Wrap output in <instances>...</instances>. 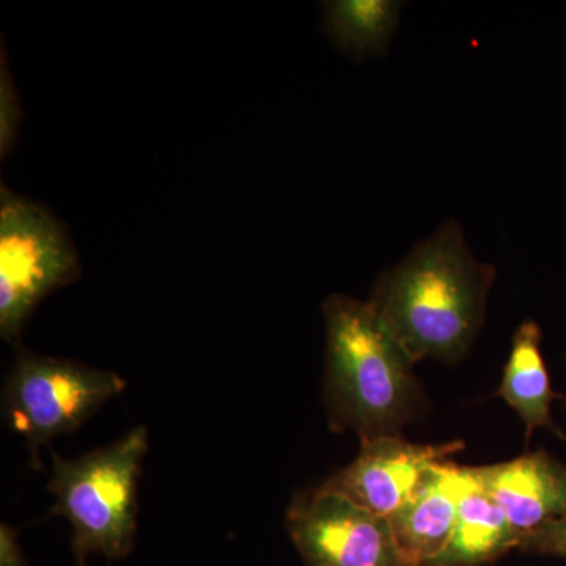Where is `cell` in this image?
<instances>
[{
	"label": "cell",
	"mask_w": 566,
	"mask_h": 566,
	"mask_svg": "<svg viewBox=\"0 0 566 566\" xmlns=\"http://www.w3.org/2000/svg\"><path fill=\"white\" fill-rule=\"evenodd\" d=\"M468 471V482L458 501L455 527L446 549L427 566H480L491 564L520 539L505 513Z\"/></svg>",
	"instance_id": "obj_10"
},
{
	"label": "cell",
	"mask_w": 566,
	"mask_h": 566,
	"mask_svg": "<svg viewBox=\"0 0 566 566\" xmlns=\"http://www.w3.org/2000/svg\"><path fill=\"white\" fill-rule=\"evenodd\" d=\"M326 323V390L335 423L360 438L397 436L419 398L412 360L368 301L333 294Z\"/></svg>",
	"instance_id": "obj_2"
},
{
	"label": "cell",
	"mask_w": 566,
	"mask_h": 566,
	"mask_svg": "<svg viewBox=\"0 0 566 566\" xmlns=\"http://www.w3.org/2000/svg\"><path fill=\"white\" fill-rule=\"evenodd\" d=\"M463 450V442L419 446L398 436L364 439L359 457L323 488L352 499L375 515L390 517L411 499L434 465Z\"/></svg>",
	"instance_id": "obj_7"
},
{
	"label": "cell",
	"mask_w": 566,
	"mask_h": 566,
	"mask_svg": "<svg viewBox=\"0 0 566 566\" xmlns=\"http://www.w3.org/2000/svg\"><path fill=\"white\" fill-rule=\"evenodd\" d=\"M125 387V379L114 371L24 353L7 381V415L31 447L33 463H39L41 446L80 428Z\"/></svg>",
	"instance_id": "obj_5"
},
{
	"label": "cell",
	"mask_w": 566,
	"mask_h": 566,
	"mask_svg": "<svg viewBox=\"0 0 566 566\" xmlns=\"http://www.w3.org/2000/svg\"><path fill=\"white\" fill-rule=\"evenodd\" d=\"M499 395L523 419L527 441L538 428H546L564 438L551 416V405L557 395L551 387L542 354V329L535 322L521 323L513 335L512 353Z\"/></svg>",
	"instance_id": "obj_11"
},
{
	"label": "cell",
	"mask_w": 566,
	"mask_h": 566,
	"mask_svg": "<svg viewBox=\"0 0 566 566\" xmlns=\"http://www.w3.org/2000/svg\"><path fill=\"white\" fill-rule=\"evenodd\" d=\"M469 469L505 513L520 546L527 536L566 515V464L546 452Z\"/></svg>",
	"instance_id": "obj_8"
},
{
	"label": "cell",
	"mask_w": 566,
	"mask_h": 566,
	"mask_svg": "<svg viewBox=\"0 0 566 566\" xmlns=\"http://www.w3.org/2000/svg\"><path fill=\"white\" fill-rule=\"evenodd\" d=\"M81 275L70 234L35 200L0 188V335L11 344L48 294Z\"/></svg>",
	"instance_id": "obj_4"
},
{
	"label": "cell",
	"mask_w": 566,
	"mask_h": 566,
	"mask_svg": "<svg viewBox=\"0 0 566 566\" xmlns=\"http://www.w3.org/2000/svg\"><path fill=\"white\" fill-rule=\"evenodd\" d=\"M21 120V99L11 76L9 59L6 57V46H2V59H0V156L2 159L9 156L11 148L17 144Z\"/></svg>",
	"instance_id": "obj_13"
},
{
	"label": "cell",
	"mask_w": 566,
	"mask_h": 566,
	"mask_svg": "<svg viewBox=\"0 0 566 566\" xmlns=\"http://www.w3.org/2000/svg\"><path fill=\"white\" fill-rule=\"evenodd\" d=\"M286 527L307 566H408L389 517L323 486L294 499Z\"/></svg>",
	"instance_id": "obj_6"
},
{
	"label": "cell",
	"mask_w": 566,
	"mask_h": 566,
	"mask_svg": "<svg viewBox=\"0 0 566 566\" xmlns=\"http://www.w3.org/2000/svg\"><path fill=\"white\" fill-rule=\"evenodd\" d=\"M494 279L450 219L379 275L368 303L412 364L455 363L482 329Z\"/></svg>",
	"instance_id": "obj_1"
},
{
	"label": "cell",
	"mask_w": 566,
	"mask_h": 566,
	"mask_svg": "<svg viewBox=\"0 0 566 566\" xmlns=\"http://www.w3.org/2000/svg\"><path fill=\"white\" fill-rule=\"evenodd\" d=\"M403 2L331 0L324 3L323 29L338 50L354 59L385 54L400 22Z\"/></svg>",
	"instance_id": "obj_12"
},
{
	"label": "cell",
	"mask_w": 566,
	"mask_h": 566,
	"mask_svg": "<svg viewBox=\"0 0 566 566\" xmlns=\"http://www.w3.org/2000/svg\"><path fill=\"white\" fill-rule=\"evenodd\" d=\"M558 398H560V400H564L566 403V395H565V397H558Z\"/></svg>",
	"instance_id": "obj_16"
},
{
	"label": "cell",
	"mask_w": 566,
	"mask_h": 566,
	"mask_svg": "<svg viewBox=\"0 0 566 566\" xmlns=\"http://www.w3.org/2000/svg\"><path fill=\"white\" fill-rule=\"evenodd\" d=\"M147 449V428L139 427L76 460L52 453V515L65 516L73 526L71 547L80 566L91 554L115 560L132 553L137 479Z\"/></svg>",
	"instance_id": "obj_3"
},
{
	"label": "cell",
	"mask_w": 566,
	"mask_h": 566,
	"mask_svg": "<svg viewBox=\"0 0 566 566\" xmlns=\"http://www.w3.org/2000/svg\"><path fill=\"white\" fill-rule=\"evenodd\" d=\"M465 482V468L450 461L434 465L411 499L389 517L406 565L427 566L449 545Z\"/></svg>",
	"instance_id": "obj_9"
},
{
	"label": "cell",
	"mask_w": 566,
	"mask_h": 566,
	"mask_svg": "<svg viewBox=\"0 0 566 566\" xmlns=\"http://www.w3.org/2000/svg\"><path fill=\"white\" fill-rule=\"evenodd\" d=\"M520 547L526 553L566 558V515L551 521L545 527L527 536Z\"/></svg>",
	"instance_id": "obj_14"
},
{
	"label": "cell",
	"mask_w": 566,
	"mask_h": 566,
	"mask_svg": "<svg viewBox=\"0 0 566 566\" xmlns=\"http://www.w3.org/2000/svg\"><path fill=\"white\" fill-rule=\"evenodd\" d=\"M0 566H25L18 532L7 524L0 526Z\"/></svg>",
	"instance_id": "obj_15"
}]
</instances>
